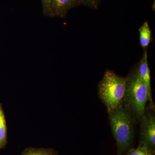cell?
Segmentation results:
<instances>
[{"instance_id": "obj_12", "label": "cell", "mask_w": 155, "mask_h": 155, "mask_svg": "<svg viewBox=\"0 0 155 155\" xmlns=\"http://www.w3.org/2000/svg\"><path fill=\"white\" fill-rule=\"evenodd\" d=\"M51 1V0H41L43 14L46 17H48Z\"/></svg>"}, {"instance_id": "obj_7", "label": "cell", "mask_w": 155, "mask_h": 155, "mask_svg": "<svg viewBox=\"0 0 155 155\" xmlns=\"http://www.w3.org/2000/svg\"><path fill=\"white\" fill-rule=\"evenodd\" d=\"M8 129L5 116L2 104H0V150L4 149L7 143Z\"/></svg>"}, {"instance_id": "obj_9", "label": "cell", "mask_w": 155, "mask_h": 155, "mask_svg": "<svg viewBox=\"0 0 155 155\" xmlns=\"http://www.w3.org/2000/svg\"><path fill=\"white\" fill-rule=\"evenodd\" d=\"M21 155H56L53 150L45 149L28 148Z\"/></svg>"}, {"instance_id": "obj_5", "label": "cell", "mask_w": 155, "mask_h": 155, "mask_svg": "<svg viewBox=\"0 0 155 155\" xmlns=\"http://www.w3.org/2000/svg\"><path fill=\"white\" fill-rule=\"evenodd\" d=\"M80 5L78 0H51L48 17L63 18L69 10Z\"/></svg>"}, {"instance_id": "obj_4", "label": "cell", "mask_w": 155, "mask_h": 155, "mask_svg": "<svg viewBox=\"0 0 155 155\" xmlns=\"http://www.w3.org/2000/svg\"><path fill=\"white\" fill-rule=\"evenodd\" d=\"M140 124V142L139 146L148 148L155 152V116L154 112L146 110Z\"/></svg>"}, {"instance_id": "obj_3", "label": "cell", "mask_w": 155, "mask_h": 155, "mask_svg": "<svg viewBox=\"0 0 155 155\" xmlns=\"http://www.w3.org/2000/svg\"><path fill=\"white\" fill-rule=\"evenodd\" d=\"M98 87L100 97L109 113L117 108L124 100L125 78L108 70Z\"/></svg>"}, {"instance_id": "obj_1", "label": "cell", "mask_w": 155, "mask_h": 155, "mask_svg": "<svg viewBox=\"0 0 155 155\" xmlns=\"http://www.w3.org/2000/svg\"><path fill=\"white\" fill-rule=\"evenodd\" d=\"M109 114L111 128L117 144V155H123L130 147L133 141V115L123 101Z\"/></svg>"}, {"instance_id": "obj_10", "label": "cell", "mask_w": 155, "mask_h": 155, "mask_svg": "<svg viewBox=\"0 0 155 155\" xmlns=\"http://www.w3.org/2000/svg\"><path fill=\"white\" fill-rule=\"evenodd\" d=\"M153 152L148 148L145 147L138 146L137 148L129 150L126 155H154Z\"/></svg>"}, {"instance_id": "obj_8", "label": "cell", "mask_w": 155, "mask_h": 155, "mask_svg": "<svg viewBox=\"0 0 155 155\" xmlns=\"http://www.w3.org/2000/svg\"><path fill=\"white\" fill-rule=\"evenodd\" d=\"M139 31L140 43L143 48L148 46L151 38V31L147 21H146L139 29Z\"/></svg>"}, {"instance_id": "obj_6", "label": "cell", "mask_w": 155, "mask_h": 155, "mask_svg": "<svg viewBox=\"0 0 155 155\" xmlns=\"http://www.w3.org/2000/svg\"><path fill=\"white\" fill-rule=\"evenodd\" d=\"M136 69L140 78L147 87L150 95L152 96L150 70L148 63L147 52V50L145 51L138 67Z\"/></svg>"}, {"instance_id": "obj_2", "label": "cell", "mask_w": 155, "mask_h": 155, "mask_svg": "<svg viewBox=\"0 0 155 155\" xmlns=\"http://www.w3.org/2000/svg\"><path fill=\"white\" fill-rule=\"evenodd\" d=\"M124 100L134 117L140 123L144 119L148 101L153 107L152 97L138 76L136 69L130 72L125 78Z\"/></svg>"}, {"instance_id": "obj_11", "label": "cell", "mask_w": 155, "mask_h": 155, "mask_svg": "<svg viewBox=\"0 0 155 155\" xmlns=\"http://www.w3.org/2000/svg\"><path fill=\"white\" fill-rule=\"evenodd\" d=\"M80 5H84L91 8L97 9L99 5L100 0H78Z\"/></svg>"}]
</instances>
